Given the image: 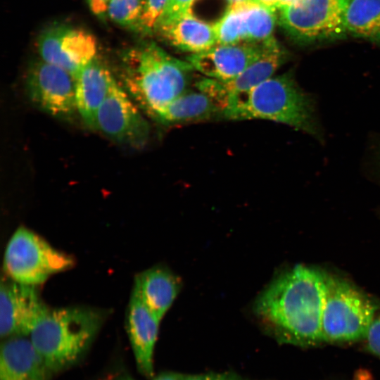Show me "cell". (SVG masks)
Wrapping results in <instances>:
<instances>
[{
    "label": "cell",
    "mask_w": 380,
    "mask_h": 380,
    "mask_svg": "<svg viewBox=\"0 0 380 380\" xmlns=\"http://www.w3.org/2000/svg\"><path fill=\"white\" fill-rule=\"evenodd\" d=\"M326 277L303 265L284 272L258 294L254 315L281 342L298 346L322 342Z\"/></svg>",
    "instance_id": "cell-1"
},
{
    "label": "cell",
    "mask_w": 380,
    "mask_h": 380,
    "mask_svg": "<svg viewBox=\"0 0 380 380\" xmlns=\"http://www.w3.org/2000/svg\"><path fill=\"white\" fill-rule=\"evenodd\" d=\"M222 118L272 121L323 141L314 97L298 85L291 72L273 76L245 93L229 98Z\"/></svg>",
    "instance_id": "cell-2"
},
{
    "label": "cell",
    "mask_w": 380,
    "mask_h": 380,
    "mask_svg": "<svg viewBox=\"0 0 380 380\" xmlns=\"http://www.w3.org/2000/svg\"><path fill=\"white\" fill-rule=\"evenodd\" d=\"M106 315L107 311L90 306L48 308L29 338L49 371L56 373L84 355Z\"/></svg>",
    "instance_id": "cell-3"
},
{
    "label": "cell",
    "mask_w": 380,
    "mask_h": 380,
    "mask_svg": "<svg viewBox=\"0 0 380 380\" xmlns=\"http://www.w3.org/2000/svg\"><path fill=\"white\" fill-rule=\"evenodd\" d=\"M124 61V87L151 117L189 90L192 65L172 57L154 43L131 50Z\"/></svg>",
    "instance_id": "cell-4"
},
{
    "label": "cell",
    "mask_w": 380,
    "mask_h": 380,
    "mask_svg": "<svg viewBox=\"0 0 380 380\" xmlns=\"http://www.w3.org/2000/svg\"><path fill=\"white\" fill-rule=\"evenodd\" d=\"M75 264L71 255L55 248L34 232L20 227L6 245L3 267L10 279L38 286L51 276L71 269Z\"/></svg>",
    "instance_id": "cell-5"
},
{
    "label": "cell",
    "mask_w": 380,
    "mask_h": 380,
    "mask_svg": "<svg viewBox=\"0 0 380 380\" xmlns=\"http://www.w3.org/2000/svg\"><path fill=\"white\" fill-rule=\"evenodd\" d=\"M375 311L373 302L355 286L343 279L327 276L323 341L346 342L365 338Z\"/></svg>",
    "instance_id": "cell-6"
},
{
    "label": "cell",
    "mask_w": 380,
    "mask_h": 380,
    "mask_svg": "<svg viewBox=\"0 0 380 380\" xmlns=\"http://www.w3.org/2000/svg\"><path fill=\"white\" fill-rule=\"evenodd\" d=\"M348 0H296L279 8V21L293 39L301 42L336 38L346 27Z\"/></svg>",
    "instance_id": "cell-7"
},
{
    "label": "cell",
    "mask_w": 380,
    "mask_h": 380,
    "mask_svg": "<svg viewBox=\"0 0 380 380\" xmlns=\"http://www.w3.org/2000/svg\"><path fill=\"white\" fill-rule=\"evenodd\" d=\"M75 77L43 60L34 62L25 77V90L39 109L57 118L69 120L77 113Z\"/></svg>",
    "instance_id": "cell-8"
},
{
    "label": "cell",
    "mask_w": 380,
    "mask_h": 380,
    "mask_svg": "<svg viewBox=\"0 0 380 380\" xmlns=\"http://www.w3.org/2000/svg\"><path fill=\"white\" fill-rule=\"evenodd\" d=\"M96 129L113 141L134 147L144 146L150 132L147 121L116 80L98 111Z\"/></svg>",
    "instance_id": "cell-9"
},
{
    "label": "cell",
    "mask_w": 380,
    "mask_h": 380,
    "mask_svg": "<svg viewBox=\"0 0 380 380\" xmlns=\"http://www.w3.org/2000/svg\"><path fill=\"white\" fill-rule=\"evenodd\" d=\"M37 50L42 60L68 71L75 77L96 58L97 45L94 36L85 30L61 25L41 33Z\"/></svg>",
    "instance_id": "cell-10"
},
{
    "label": "cell",
    "mask_w": 380,
    "mask_h": 380,
    "mask_svg": "<svg viewBox=\"0 0 380 380\" xmlns=\"http://www.w3.org/2000/svg\"><path fill=\"white\" fill-rule=\"evenodd\" d=\"M37 286L2 277L0 286V335L2 339L28 336L48 309Z\"/></svg>",
    "instance_id": "cell-11"
},
{
    "label": "cell",
    "mask_w": 380,
    "mask_h": 380,
    "mask_svg": "<svg viewBox=\"0 0 380 380\" xmlns=\"http://www.w3.org/2000/svg\"><path fill=\"white\" fill-rule=\"evenodd\" d=\"M286 57L285 51L272 38L260 56L236 77L226 82L205 77L197 82L196 87L213 100L222 118V110L229 98L245 93L273 77Z\"/></svg>",
    "instance_id": "cell-12"
},
{
    "label": "cell",
    "mask_w": 380,
    "mask_h": 380,
    "mask_svg": "<svg viewBox=\"0 0 380 380\" xmlns=\"http://www.w3.org/2000/svg\"><path fill=\"white\" fill-rule=\"evenodd\" d=\"M270 40L261 43L215 45L208 50L191 54L187 61L208 78L229 81L260 56Z\"/></svg>",
    "instance_id": "cell-13"
},
{
    "label": "cell",
    "mask_w": 380,
    "mask_h": 380,
    "mask_svg": "<svg viewBox=\"0 0 380 380\" xmlns=\"http://www.w3.org/2000/svg\"><path fill=\"white\" fill-rule=\"evenodd\" d=\"M160 320L132 290L126 312V328L139 371L153 376V354Z\"/></svg>",
    "instance_id": "cell-14"
},
{
    "label": "cell",
    "mask_w": 380,
    "mask_h": 380,
    "mask_svg": "<svg viewBox=\"0 0 380 380\" xmlns=\"http://www.w3.org/2000/svg\"><path fill=\"white\" fill-rule=\"evenodd\" d=\"M52 373L27 336L3 339L0 380H49Z\"/></svg>",
    "instance_id": "cell-15"
},
{
    "label": "cell",
    "mask_w": 380,
    "mask_h": 380,
    "mask_svg": "<svg viewBox=\"0 0 380 380\" xmlns=\"http://www.w3.org/2000/svg\"><path fill=\"white\" fill-rule=\"evenodd\" d=\"M75 81L77 111L87 127L96 129L98 111L115 80L96 58L77 74Z\"/></svg>",
    "instance_id": "cell-16"
},
{
    "label": "cell",
    "mask_w": 380,
    "mask_h": 380,
    "mask_svg": "<svg viewBox=\"0 0 380 380\" xmlns=\"http://www.w3.org/2000/svg\"><path fill=\"white\" fill-rule=\"evenodd\" d=\"M181 287L180 278L166 266L158 265L136 275L132 290L161 320L177 298Z\"/></svg>",
    "instance_id": "cell-17"
},
{
    "label": "cell",
    "mask_w": 380,
    "mask_h": 380,
    "mask_svg": "<svg viewBox=\"0 0 380 380\" xmlns=\"http://www.w3.org/2000/svg\"><path fill=\"white\" fill-rule=\"evenodd\" d=\"M155 30L172 46L193 53L208 50L217 44L213 26L196 18L191 11Z\"/></svg>",
    "instance_id": "cell-18"
},
{
    "label": "cell",
    "mask_w": 380,
    "mask_h": 380,
    "mask_svg": "<svg viewBox=\"0 0 380 380\" xmlns=\"http://www.w3.org/2000/svg\"><path fill=\"white\" fill-rule=\"evenodd\" d=\"M152 118L165 125H177L221 118V113L213 100L196 88L178 96Z\"/></svg>",
    "instance_id": "cell-19"
},
{
    "label": "cell",
    "mask_w": 380,
    "mask_h": 380,
    "mask_svg": "<svg viewBox=\"0 0 380 380\" xmlns=\"http://www.w3.org/2000/svg\"><path fill=\"white\" fill-rule=\"evenodd\" d=\"M345 22L353 36L380 42V0H348Z\"/></svg>",
    "instance_id": "cell-20"
},
{
    "label": "cell",
    "mask_w": 380,
    "mask_h": 380,
    "mask_svg": "<svg viewBox=\"0 0 380 380\" xmlns=\"http://www.w3.org/2000/svg\"><path fill=\"white\" fill-rule=\"evenodd\" d=\"M241 6L244 17L246 42L261 43L274 38L276 8L252 0Z\"/></svg>",
    "instance_id": "cell-21"
},
{
    "label": "cell",
    "mask_w": 380,
    "mask_h": 380,
    "mask_svg": "<svg viewBox=\"0 0 380 380\" xmlns=\"http://www.w3.org/2000/svg\"><path fill=\"white\" fill-rule=\"evenodd\" d=\"M217 44L246 42V31L241 4L229 6L214 25Z\"/></svg>",
    "instance_id": "cell-22"
},
{
    "label": "cell",
    "mask_w": 380,
    "mask_h": 380,
    "mask_svg": "<svg viewBox=\"0 0 380 380\" xmlns=\"http://www.w3.org/2000/svg\"><path fill=\"white\" fill-rule=\"evenodd\" d=\"M144 4L145 0H110L106 14L122 26L137 28Z\"/></svg>",
    "instance_id": "cell-23"
},
{
    "label": "cell",
    "mask_w": 380,
    "mask_h": 380,
    "mask_svg": "<svg viewBox=\"0 0 380 380\" xmlns=\"http://www.w3.org/2000/svg\"><path fill=\"white\" fill-rule=\"evenodd\" d=\"M167 2L168 0H145L144 8L137 28L145 32L154 30Z\"/></svg>",
    "instance_id": "cell-24"
},
{
    "label": "cell",
    "mask_w": 380,
    "mask_h": 380,
    "mask_svg": "<svg viewBox=\"0 0 380 380\" xmlns=\"http://www.w3.org/2000/svg\"><path fill=\"white\" fill-rule=\"evenodd\" d=\"M195 1L196 0H168L166 8L158 20L155 29L191 11V6Z\"/></svg>",
    "instance_id": "cell-25"
},
{
    "label": "cell",
    "mask_w": 380,
    "mask_h": 380,
    "mask_svg": "<svg viewBox=\"0 0 380 380\" xmlns=\"http://www.w3.org/2000/svg\"><path fill=\"white\" fill-rule=\"evenodd\" d=\"M365 338L368 350L380 357V316L373 319Z\"/></svg>",
    "instance_id": "cell-26"
},
{
    "label": "cell",
    "mask_w": 380,
    "mask_h": 380,
    "mask_svg": "<svg viewBox=\"0 0 380 380\" xmlns=\"http://www.w3.org/2000/svg\"><path fill=\"white\" fill-rule=\"evenodd\" d=\"M183 380H249L233 372L184 374Z\"/></svg>",
    "instance_id": "cell-27"
},
{
    "label": "cell",
    "mask_w": 380,
    "mask_h": 380,
    "mask_svg": "<svg viewBox=\"0 0 380 380\" xmlns=\"http://www.w3.org/2000/svg\"><path fill=\"white\" fill-rule=\"evenodd\" d=\"M91 11L96 15L103 16L107 13L110 0H87Z\"/></svg>",
    "instance_id": "cell-28"
},
{
    "label": "cell",
    "mask_w": 380,
    "mask_h": 380,
    "mask_svg": "<svg viewBox=\"0 0 380 380\" xmlns=\"http://www.w3.org/2000/svg\"><path fill=\"white\" fill-rule=\"evenodd\" d=\"M184 374L178 372H164L152 380H183Z\"/></svg>",
    "instance_id": "cell-29"
},
{
    "label": "cell",
    "mask_w": 380,
    "mask_h": 380,
    "mask_svg": "<svg viewBox=\"0 0 380 380\" xmlns=\"http://www.w3.org/2000/svg\"><path fill=\"white\" fill-rule=\"evenodd\" d=\"M257 3L261 4L268 7L278 8V1L277 0H252Z\"/></svg>",
    "instance_id": "cell-30"
},
{
    "label": "cell",
    "mask_w": 380,
    "mask_h": 380,
    "mask_svg": "<svg viewBox=\"0 0 380 380\" xmlns=\"http://www.w3.org/2000/svg\"><path fill=\"white\" fill-rule=\"evenodd\" d=\"M278 1V8L286 5L293 3L296 0H277Z\"/></svg>",
    "instance_id": "cell-31"
},
{
    "label": "cell",
    "mask_w": 380,
    "mask_h": 380,
    "mask_svg": "<svg viewBox=\"0 0 380 380\" xmlns=\"http://www.w3.org/2000/svg\"><path fill=\"white\" fill-rule=\"evenodd\" d=\"M229 3V6L232 5H237V4H241L243 3H246L251 0H227Z\"/></svg>",
    "instance_id": "cell-32"
},
{
    "label": "cell",
    "mask_w": 380,
    "mask_h": 380,
    "mask_svg": "<svg viewBox=\"0 0 380 380\" xmlns=\"http://www.w3.org/2000/svg\"><path fill=\"white\" fill-rule=\"evenodd\" d=\"M115 380H134L133 378L128 376H122L115 379Z\"/></svg>",
    "instance_id": "cell-33"
},
{
    "label": "cell",
    "mask_w": 380,
    "mask_h": 380,
    "mask_svg": "<svg viewBox=\"0 0 380 380\" xmlns=\"http://www.w3.org/2000/svg\"><path fill=\"white\" fill-rule=\"evenodd\" d=\"M378 168H379V175H380V152H379V156H378Z\"/></svg>",
    "instance_id": "cell-34"
}]
</instances>
